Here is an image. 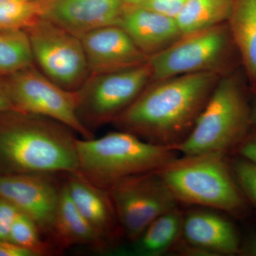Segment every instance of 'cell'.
<instances>
[{"label":"cell","instance_id":"obj_15","mask_svg":"<svg viewBox=\"0 0 256 256\" xmlns=\"http://www.w3.org/2000/svg\"><path fill=\"white\" fill-rule=\"evenodd\" d=\"M116 25L128 34L148 58L171 46L182 36L175 18L141 6L124 5Z\"/></svg>","mask_w":256,"mask_h":256},{"label":"cell","instance_id":"obj_3","mask_svg":"<svg viewBox=\"0 0 256 256\" xmlns=\"http://www.w3.org/2000/svg\"><path fill=\"white\" fill-rule=\"evenodd\" d=\"M76 143L78 172L107 190L126 178L156 172L180 154L174 146L154 144L122 130L77 138Z\"/></svg>","mask_w":256,"mask_h":256},{"label":"cell","instance_id":"obj_10","mask_svg":"<svg viewBox=\"0 0 256 256\" xmlns=\"http://www.w3.org/2000/svg\"><path fill=\"white\" fill-rule=\"evenodd\" d=\"M122 235L132 242L162 215L178 208V202L156 172L119 182L108 190Z\"/></svg>","mask_w":256,"mask_h":256},{"label":"cell","instance_id":"obj_9","mask_svg":"<svg viewBox=\"0 0 256 256\" xmlns=\"http://www.w3.org/2000/svg\"><path fill=\"white\" fill-rule=\"evenodd\" d=\"M24 31L37 68L63 88L78 90L90 76L80 37L44 18Z\"/></svg>","mask_w":256,"mask_h":256},{"label":"cell","instance_id":"obj_7","mask_svg":"<svg viewBox=\"0 0 256 256\" xmlns=\"http://www.w3.org/2000/svg\"><path fill=\"white\" fill-rule=\"evenodd\" d=\"M3 76L16 110L58 121L84 139L95 137L79 119L78 90L70 92L57 85L34 64Z\"/></svg>","mask_w":256,"mask_h":256},{"label":"cell","instance_id":"obj_32","mask_svg":"<svg viewBox=\"0 0 256 256\" xmlns=\"http://www.w3.org/2000/svg\"><path fill=\"white\" fill-rule=\"evenodd\" d=\"M252 122L256 124V101L254 106L252 108Z\"/></svg>","mask_w":256,"mask_h":256},{"label":"cell","instance_id":"obj_28","mask_svg":"<svg viewBox=\"0 0 256 256\" xmlns=\"http://www.w3.org/2000/svg\"><path fill=\"white\" fill-rule=\"evenodd\" d=\"M0 256H34L28 250L9 242L0 240Z\"/></svg>","mask_w":256,"mask_h":256},{"label":"cell","instance_id":"obj_23","mask_svg":"<svg viewBox=\"0 0 256 256\" xmlns=\"http://www.w3.org/2000/svg\"><path fill=\"white\" fill-rule=\"evenodd\" d=\"M40 18L41 0H0V30H24Z\"/></svg>","mask_w":256,"mask_h":256},{"label":"cell","instance_id":"obj_27","mask_svg":"<svg viewBox=\"0 0 256 256\" xmlns=\"http://www.w3.org/2000/svg\"><path fill=\"white\" fill-rule=\"evenodd\" d=\"M236 149L242 158L256 164V130L248 132Z\"/></svg>","mask_w":256,"mask_h":256},{"label":"cell","instance_id":"obj_26","mask_svg":"<svg viewBox=\"0 0 256 256\" xmlns=\"http://www.w3.org/2000/svg\"><path fill=\"white\" fill-rule=\"evenodd\" d=\"M18 212L12 204L0 198V240L9 242L12 227Z\"/></svg>","mask_w":256,"mask_h":256},{"label":"cell","instance_id":"obj_21","mask_svg":"<svg viewBox=\"0 0 256 256\" xmlns=\"http://www.w3.org/2000/svg\"><path fill=\"white\" fill-rule=\"evenodd\" d=\"M33 64L26 32L22 30H0V74L14 73Z\"/></svg>","mask_w":256,"mask_h":256},{"label":"cell","instance_id":"obj_25","mask_svg":"<svg viewBox=\"0 0 256 256\" xmlns=\"http://www.w3.org/2000/svg\"><path fill=\"white\" fill-rule=\"evenodd\" d=\"M186 1L188 0H146L140 6L168 18H176Z\"/></svg>","mask_w":256,"mask_h":256},{"label":"cell","instance_id":"obj_16","mask_svg":"<svg viewBox=\"0 0 256 256\" xmlns=\"http://www.w3.org/2000/svg\"><path fill=\"white\" fill-rule=\"evenodd\" d=\"M182 235L185 242L212 256L240 254V240L233 224L210 210H192L184 216Z\"/></svg>","mask_w":256,"mask_h":256},{"label":"cell","instance_id":"obj_11","mask_svg":"<svg viewBox=\"0 0 256 256\" xmlns=\"http://www.w3.org/2000/svg\"><path fill=\"white\" fill-rule=\"evenodd\" d=\"M53 176L0 174V198L12 204L20 212L34 220L48 240L60 188Z\"/></svg>","mask_w":256,"mask_h":256},{"label":"cell","instance_id":"obj_2","mask_svg":"<svg viewBox=\"0 0 256 256\" xmlns=\"http://www.w3.org/2000/svg\"><path fill=\"white\" fill-rule=\"evenodd\" d=\"M74 133L44 116L18 110L0 112V174L78 173Z\"/></svg>","mask_w":256,"mask_h":256},{"label":"cell","instance_id":"obj_22","mask_svg":"<svg viewBox=\"0 0 256 256\" xmlns=\"http://www.w3.org/2000/svg\"><path fill=\"white\" fill-rule=\"evenodd\" d=\"M9 242L28 250L34 256H50L57 252L34 220L21 212H18L12 227Z\"/></svg>","mask_w":256,"mask_h":256},{"label":"cell","instance_id":"obj_5","mask_svg":"<svg viewBox=\"0 0 256 256\" xmlns=\"http://www.w3.org/2000/svg\"><path fill=\"white\" fill-rule=\"evenodd\" d=\"M252 122V108L240 82L232 76H220L191 132L174 148L182 156H226L245 138Z\"/></svg>","mask_w":256,"mask_h":256},{"label":"cell","instance_id":"obj_19","mask_svg":"<svg viewBox=\"0 0 256 256\" xmlns=\"http://www.w3.org/2000/svg\"><path fill=\"white\" fill-rule=\"evenodd\" d=\"M228 22L234 44L256 87V0H233Z\"/></svg>","mask_w":256,"mask_h":256},{"label":"cell","instance_id":"obj_18","mask_svg":"<svg viewBox=\"0 0 256 256\" xmlns=\"http://www.w3.org/2000/svg\"><path fill=\"white\" fill-rule=\"evenodd\" d=\"M184 215L178 208L162 215L137 238L106 254L119 256H160L171 252L182 232Z\"/></svg>","mask_w":256,"mask_h":256},{"label":"cell","instance_id":"obj_29","mask_svg":"<svg viewBox=\"0 0 256 256\" xmlns=\"http://www.w3.org/2000/svg\"><path fill=\"white\" fill-rule=\"evenodd\" d=\"M10 110H16L10 100L5 86L4 76L0 74V112Z\"/></svg>","mask_w":256,"mask_h":256},{"label":"cell","instance_id":"obj_14","mask_svg":"<svg viewBox=\"0 0 256 256\" xmlns=\"http://www.w3.org/2000/svg\"><path fill=\"white\" fill-rule=\"evenodd\" d=\"M65 184L76 206L105 244L106 252L122 235L110 194L80 173L66 174Z\"/></svg>","mask_w":256,"mask_h":256},{"label":"cell","instance_id":"obj_4","mask_svg":"<svg viewBox=\"0 0 256 256\" xmlns=\"http://www.w3.org/2000/svg\"><path fill=\"white\" fill-rule=\"evenodd\" d=\"M176 201L240 214L244 194L225 154L204 153L176 156L156 172Z\"/></svg>","mask_w":256,"mask_h":256},{"label":"cell","instance_id":"obj_1","mask_svg":"<svg viewBox=\"0 0 256 256\" xmlns=\"http://www.w3.org/2000/svg\"><path fill=\"white\" fill-rule=\"evenodd\" d=\"M220 76L202 72L151 82L112 124L148 142L176 146L191 132Z\"/></svg>","mask_w":256,"mask_h":256},{"label":"cell","instance_id":"obj_13","mask_svg":"<svg viewBox=\"0 0 256 256\" xmlns=\"http://www.w3.org/2000/svg\"><path fill=\"white\" fill-rule=\"evenodd\" d=\"M80 38L90 75L130 68L148 60V56L118 25L92 30Z\"/></svg>","mask_w":256,"mask_h":256},{"label":"cell","instance_id":"obj_8","mask_svg":"<svg viewBox=\"0 0 256 256\" xmlns=\"http://www.w3.org/2000/svg\"><path fill=\"white\" fill-rule=\"evenodd\" d=\"M232 43L226 23L184 35L148 58L152 74V82L202 72L222 74Z\"/></svg>","mask_w":256,"mask_h":256},{"label":"cell","instance_id":"obj_17","mask_svg":"<svg viewBox=\"0 0 256 256\" xmlns=\"http://www.w3.org/2000/svg\"><path fill=\"white\" fill-rule=\"evenodd\" d=\"M48 240L56 252L75 246H88L100 252L106 250L105 244L76 206L65 183L60 186Z\"/></svg>","mask_w":256,"mask_h":256},{"label":"cell","instance_id":"obj_31","mask_svg":"<svg viewBox=\"0 0 256 256\" xmlns=\"http://www.w3.org/2000/svg\"><path fill=\"white\" fill-rule=\"evenodd\" d=\"M146 1V0H122L126 6H140Z\"/></svg>","mask_w":256,"mask_h":256},{"label":"cell","instance_id":"obj_20","mask_svg":"<svg viewBox=\"0 0 256 256\" xmlns=\"http://www.w3.org/2000/svg\"><path fill=\"white\" fill-rule=\"evenodd\" d=\"M232 5L233 0H188L175 20L184 36L226 22Z\"/></svg>","mask_w":256,"mask_h":256},{"label":"cell","instance_id":"obj_30","mask_svg":"<svg viewBox=\"0 0 256 256\" xmlns=\"http://www.w3.org/2000/svg\"><path fill=\"white\" fill-rule=\"evenodd\" d=\"M240 254L245 256H256V235L249 237L244 246L240 247Z\"/></svg>","mask_w":256,"mask_h":256},{"label":"cell","instance_id":"obj_24","mask_svg":"<svg viewBox=\"0 0 256 256\" xmlns=\"http://www.w3.org/2000/svg\"><path fill=\"white\" fill-rule=\"evenodd\" d=\"M230 164L244 196L256 206V164L242 158L233 160Z\"/></svg>","mask_w":256,"mask_h":256},{"label":"cell","instance_id":"obj_12","mask_svg":"<svg viewBox=\"0 0 256 256\" xmlns=\"http://www.w3.org/2000/svg\"><path fill=\"white\" fill-rule=\"evenodd\" d=\"M124 6L122 0H41V18L80 37L116 25Z\"/></svg>","mask_w":256,"mask_h":256},{"label":"cell","instance_id":"obj_6","mask_svg":"<svg viewBox=\"0 0 256 256\" xmlns=\"http://www.w3.org/2000/svg\"><path fill=\"white\" fill-rule=\"evenodd\" d=\"M152 82L148 60L130 68L92 74L78 90L79 119L94 133L96 128L114 122Z\"/></svg>","mask_w":256,"mask_h":256}]
</instances>
